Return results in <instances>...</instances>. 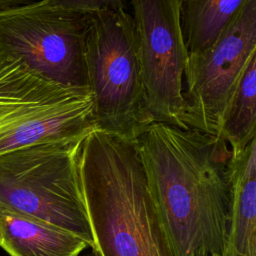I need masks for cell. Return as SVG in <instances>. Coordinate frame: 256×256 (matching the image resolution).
<instances>
[{
  "label": "cell",
  "mask_w": 256,
  "mask_h": 256,
  "mask_svg": "<svg viewBox=\"0 0 256 256\" xmlns=\"http://www.w3.org/2000/svg\"><path fill=\"white\" fill-rule=\"evenodd\" d=\"M255 55L256 0H246L212 45L188 55L184 100L189 128L218 137L240 78Z\"/></svg>",
  "instance_id": "52a82bcc"
},
{
  "label": "cell",
  "mask_w": 256,
  "mask_h": 256,
  "mask_svg": "<svg viewBox=\"0 0 256 256\" xmlns=\"http://www.w3.org/2000/svg\"><path fill=\"white\" fill-rule=\"evenodd\" d=\"M0 247L10 256H79L89 246L68 231L0 207Z\"/></svg>",
  "instance_id": "9c48e42d"
},
{
  "label": "cell",
  "mask_w": 256,
  "mask_h": 256,
  "mask_svg": "<svg viewBox=\"0 0 256 256\" xmlns=\"http://www.w3.org/2000/svg\"><path fill=\"white\" fill-rule=\"evenodd\" d=\"M136 141L174 256L223 255L231 209L227 144L200 130L158 121Z\"/></svg>",
  "instance_id": "6da1fadb"
},
{
  "label": "cell",
  "mask_w": 256,
  "mask_h": 256,
  "mask_svg": "<svg viewBox=\"0 0 256 256\" xmlns=\"http://www.w3.org/2000/svg\"><path fill=\"white\" fill-rule=\"evenodd\" d=\"M211 256H223V255H211Z\"/></svg>",
  "instance_id": "9a60e30c"
},
{
  "label": "cell",
  "mask_w": 256,
  "mask_h": 256,
  "mask_svg": "<svg viewBox=\"0 0 256 256\" xmlns=\"http://www.w3.org/2000/svg\"><path fill=\"white\" fill-rule=\"evenodd\" d=\"M246 0H179L180 21L189 54L212 45L236 17Z\"/></svg>",
  "instance_id": "30bf717a"
},
{
  "label": "cell",
  "mask_w": 256,
  "mask_h": 256,
  "mask_svg": "<svg viewBox=\"0 0 256 256\" xmlns=\"http://www.w3.org/2000/svg\"><path fill=\"white\" fill-rule=\"evenodd\" d=\"M128 1L149 114L153 121L188 129L184 100L188 52L179 0Z\"/></svg>",
  "instance_id": "ba28073f"
},
{
  "label": "cell",
  "mask_w": 256,
  "mask_h": 256,
  "mask_svg": "<svg viewBox=\"0 0 256 256\" xmlns=\"http://www.w3.org/2000/svg\"><path fill=\"white\" fill-rule=\"evenodd\" d=\"M89 13L53 0L0 9V54L63 86L88 89L85 42Z\"/></svg>",
  "instance_id": "8992f818"
},
{
  "label": "cell",
  "mask_w": 256,
  "mask_h": 256,
  "mask_svg": "<svg viewBox=\"0 0 256 256\" xmlns=\"http://www.w3.org/2000/svg\"><path fill=\"white\" fill-rule=\"evenodd\" d=\"M78 165L99 256H174L151 197L136 139L91 128Z\"/></svg>",
  "instance_id": "7a4b0ae2"
},
{
  "label": "cell",
  "mask_w": 256,
  "mask_h": 256,
  "mask_svg": "<svg viewBox=\"0 0 256 256\" xmlns=\"http://www.w3.org/2000/svg\"><path fill=\"white\" fill-rule=\"evenodd\" d=\"M218 137L227 144L232 155L241 152L256 138V55L240 78Z\"/></svg>",
  "instance_id": "8fae6325"
},
{
  "label": "cell",
  "mask_w": 256,
  "mask_h": 256,
  "mask_svg": "<svg viewBox=\"0 0 256 256\" xmlns=\"http://www.w3.org/2000/svg\"><path fill=\"white\" fill-rule=\"evenodd\" d=\"M85 256H99L95 251H93V250H91V252L90 253H88L87 255H85Z\"/></svg>",
  "instance_id": "5bb4252c"
},
{
  "label": "cell",
  "mask_w": 256,
  "mask_h": 256,
  "mask_svg": "<svg viewBox=\"0 0 256 256\" xmlns=\"http://www.w3.org/2000/svg\"><path fill=\"white\" fill-rule=\"evenodd\" d=\"M37 0H0V9L6 8V7H11V6H17L29 2H33Z\"/></svg>",
  "instance_id": "4fadbf2b"
},
{
  "label": "cell",
  "mask_w": 256,
  "mask_h": 256,
  "mask_svg": "<svg viewBox=\"0 0 256 256\" xmlns=\"http://www.w3.org/2000/svg\"><path fill=\"white\" fill-rule=\"evenodd\" d=\"M85 65L93 99L94 126L136 139L153 120L147 108L129 9L89 13Z\"/></svg>",
  "instance_id": "277c9868"
},
{
  "label": "cell",
  "mask_w": 256,
  "mask_h": 256,
  "mask_svg": "<svg viewBox=\"0 0 256 256\" xmlns=\"http://www.w3.org/2000/svg\"><path fill=\"white\" fill-rule=\"evenodd\" d=\"M55 3L84 12L129 9L128 0H53Z\"/></svg>",
  "instance_id": "7c38bea8"
},
{
  "label": "cell",
  "mask_w": 256,
  "mask_h": 256,
  "mask_svg": "<svg viewBox=\"0 0 256 256\" xmlns=\"http://www.w3.org/2000/svg\"><path fill=\"white\" fill-rule=\"evenodd\" d=\"M93 127L89 89L63 86L0 54V155L79 138Z\"/></svg>",
  "instance_id": "5b68a950"
},
{
  "label": "cell",
  "mask_w": 256,
  "mask_h": 256,
  "mask_svg": "<svg viewBox=\"0 0 256 256\" xmlns=\"http://www.w3.org/2000/svg\"><path fill=\"white\" fill-rule=\"evenodd\" d=\"M83 136L1 154L0 207L68 231L93 249L78 165Z\"/></svg>",
  "instance_id": "3957f363"
}]
</instances>
